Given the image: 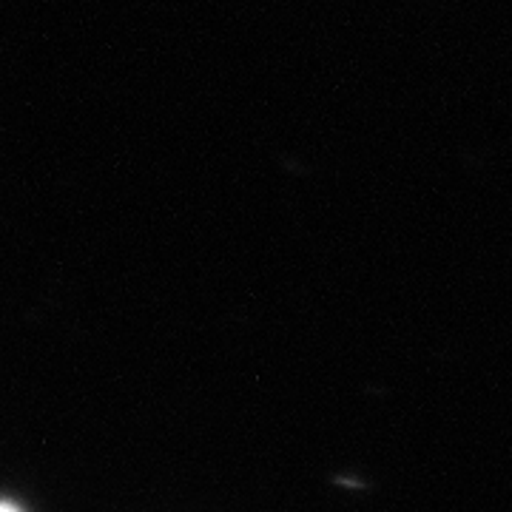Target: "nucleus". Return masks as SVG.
Here are the masks:
<instances>
[{
  "instance_id": "f257e3e1",
  "label": "nucleus",
  "mask_w": 512,
  "mask_h": 512,
  "mask_svg": "<svg viewBox=\"0 0 512 512\" xmlns=\"http://www.w3.org/2000/svg\"><path fill=\"white\" fill-rule=\"evenodd\" d=\"M3 512H20V510L15 507V504H9V501H6V504H3Z\"/></svg>"
}]
</instances>
